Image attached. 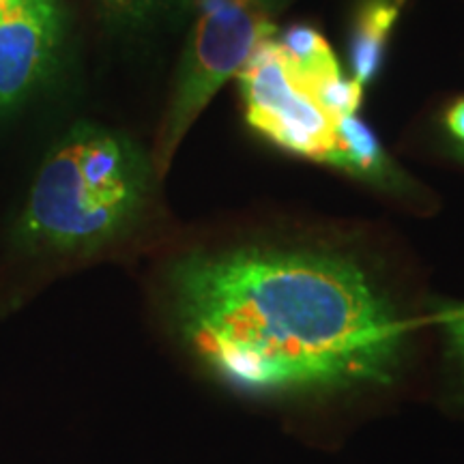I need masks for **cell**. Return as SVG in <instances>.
Returning a JSON list of instances; mask_svg holds the SVG:
<instances>
[{
  "mask_svg": "<svg viewBox=\"0 0 464 464\" xmlns=\"http://www.w3.org/2000/svg\"><path fill=\"white\" fill-rule=\"evenodd\" d=\"M153 177V160L125 133L75 125L39 168L20 239L45 252H97L140 222Z\"/></svg>",
  "mask_w": 464,
  "mask_h": 464,
  "instance_id": "2",
  "label": "cell"
},
{
  "mask_svg": "<svg viewBox=\"0 0 464 464\" xmlns=\"http://www.w3.org/2000/svg\"><path fill=\"white\" fill-rule=\"evenodd\" d=\"M106 14L121 24H136L147 17L160 0H100Z\"/></svg>",
  "mask_w": 464,
  "mask_h": 464,
  "instance_id": "10",
  "label": "cell"
},
{
  "mask_svg": "<svg viewBox=\"0 0 464 464\" xmlns=\"http://www.w3.org/2000/svg\"><path fill=\"white\" fill-rule=\"evenodd\" d=\"M172 323L222 385L254 398L385 387L406 327L357 260L312 247L196 249L168 271Z\"/></svg>",
  "mask_w": 464,
  "mask_h": 464,
  "instance_id": "1",
  "label": "cell"
},
{
  "mask_svg": "<svg viewBox=\"0 0 464 464\" xmlns=\"http://www.w3.org/2000/svg\"><path fill=\"white\" fill-rule=\"evenodd\" d=\"M235 78L254 131L290 155L327 164L335 121L299 89L277 42L271 37L260 42Z\"/></svg>",
  "mask_w": 464,
  "mask_h": 464,
  "instance_id": "4",
  "label": "cell"
},
{
  "mask_svg": "<svg viewBox=\"0 0 464 464\" xmlns=\"http://www.w3.org/2000/svg\"><path fill=\"white\" fill-rule=\"evenodd\" d=\"M276 33L266 0H200L198 17L179 63L170 103L160 127L153 168L164 177L177 153L219 89L241 72L260 42Z\"/></svg>",
  "mask_w": 464,
  "mask_h": 464,
  "instance_id": "3",
  "label": "cell"
},
{
  "mask_svg": "<svg viewBox=\"0 0 464 464\" xmlns=\"http://www.w3.org/2000/svg\"><path fill=\"white\" fill-rule=\"evenodd\" d=\"M327 166L351 174L359 181L392 191L396 196H415L417 188L402 168L382 149L376 133L357 114L335 121V142Z\"/></svg>",
  "mask_w": 464,
  "mask_h": 464,
  "instance_id": "6",
  "label": "cell"
},
{
  "mask_svg": "<svg viewBox=\"0 0 464 464\" xmlns=\"http://www.w3.org/2000/svg\"><path fill=\"white\" fill-rule=\"evenodd\" d=\"M63 37L61 0H0V110L24 102L48 78Z\"/></svg>",
  "mask_w": 464,
  "mask_h": 464,
  "instance_id": "5",
  "label": "cell"
},
{
  "mask_svg": "<svg viewBox=\"0 0 464 464\" xmlns=\"http://www.w3.org/2000/svg\"><path fill=\"white\" fill-rule=\"evenodd\" d=\"M434 316L443 335L445 365H448L451 392L458 402L464 404V304L443 301V304H437Z\"/></svg>",
  "mask_w": 464,
  "mask_h": 464,
  "instance_id": "9",
  "label": "cell"
},
{
  "mask_svg": "<svg viewBox=\"0 0 464 464\" xmlns=\"http://www.w3.org/2000/svg\"><path fill=\"white\" fill-rule=\"evenodd\" d=\"M280 45L286 56L290 73L301 91H310L323 80L334 78L342 73V67L335 58L332 45L316 28L297 24L282 33Z\"/></svg>",
  "mask_w": 464,
  "mask_h": 464,
  "instance_id": "8",
  "label": "cell"
},
{
  "mask_svg": "<svg viewBox=\"0 0 464 464\" xmlns=\"http://www.w3.org/2000/svg\"><path fill=\"white\" fill-rule=\"evenodd\" d=\"M445 130L456 140V150H464V97L451 103L445 112Z\"/></svg>",
  "mask_w": 464,
  "mask_h": 464,
  "instance_id": "11",
  "label": "cell"
},
{
  "mask_svg": "<svg viewBox=\"0 0 464 464\" xmlns=\"http://www.w3.org/2000/svg\"><path fill=\"white\" fill-rule=\"evenodd\" d=\"M406 0H362L353 20L348 61L351 78L370 86L379 78L390 37L396 28Z\"/></svg>",
  "mask_w": 464,
  "mask_h": 464,
  "instance_id": "7",
  "label": "cell"
}]
</instances>
